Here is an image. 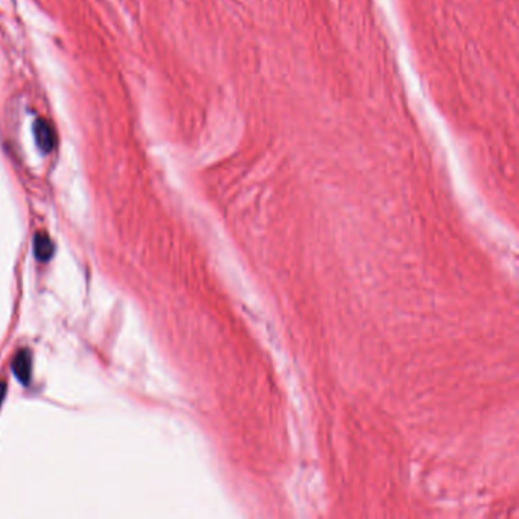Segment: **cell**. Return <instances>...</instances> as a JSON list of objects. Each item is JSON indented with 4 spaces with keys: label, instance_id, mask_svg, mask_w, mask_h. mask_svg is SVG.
<instances>
[{
    "label": "cell",
    "instance_id": "4",
    "mask_svg": "<svg viewBox=\"0 0 519 519\" xmlns=\"http://www.w3.org/2000/svg\"><path fill=\"white\" fill-rule=\"evenodd\" d=\"M5 390H6V386L5 384H0V404L3 402V397H5Z\"/></svg>",
    "mask_w": 519,
    "mask_h": 519
},
{
    "label": "cell",
    "instance_id": "3",
    "mask_svg": "<svg viewBox=\"0 0 519 519\" xmlns=\"http://www.w3.org/2000/svg\"><path fill=\"white\" fill-rule=\"evenodd\" d=\"M34 252H35V256H37V259H40L41 262H46L52 258L54 244L46 233L35 234Z\"/></svg>",
    "mask_w": 519,
    "mask_h": 519
},
{
    "label": "cell",
    "instance_id": "2",
    "mask_svg": "<svg viewBox=\"0 0 519 519\" xmlns=\"http://www.w3.org/2000/svg\"><path fill=\"white\" fill-rule=\"evenodd\" d=\"M35 139L43 153H49L54 149L55 145V133L52 130V125L46 122V120H37L35 122Z\"/></svg>",
    "mask_w": 519,
    "mask_h": 519
},
{
    "label": "cell",
    "instance_id": "1",
    "mask_svg": "<svg viewBox=\"0 0 519 519\" xmlns=\"http://www.w3.org/2000/svg\"><path fill=\"white\" fill-rule=\"evenodd\" d=\"M12 372L21 384H27L32 373V355L27 349L19 351L12 360Z\"/></svg>",
    "mask_w": 519,
    "mask_h": 519
}]
</instances>
